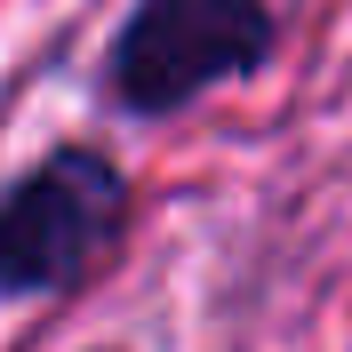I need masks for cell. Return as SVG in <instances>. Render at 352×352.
Wrapping results in <instances>:
<instances>
[{"mask_svg": "<svg viewBox=\"0 0 352 352\" xmlns=\"http://www.w3.org/2000/svg\"><path fill=\"white\" fill-rule=\"evenodd\" d=\"M272 41L256 0H144L120 32V96L136 112L192 104L224 72H248Z\"/></svg>", "mask_w": 352, "mask_h": 352, "instance_id": "1", "label": "cell"}, {"mask_svg": "<svg viewBox=\"0 0 352 352\" xmlns=\"http://www.w3.org/2000/svg\"><path fill=\"white\" fill-rule=\"evenodd\" d=\"M120 224V176L96 153H56L0 200V288H65Z\"/></svg>", "mask_w": 352, "mask_h": 352, "instance_id": "2", "label": "cell"}]
</instances>
